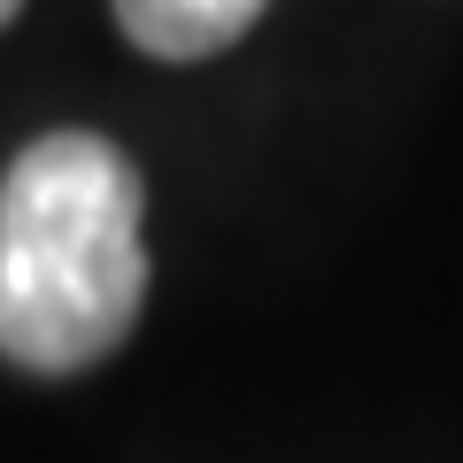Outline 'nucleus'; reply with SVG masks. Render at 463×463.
Returning <instances> with one entry per match:
<instances>
[{"mask_svg": "<svg viewBox=\"0 0 463 463\" xmlns=\"http://www.w3.org/2000/svg\"><path fill=\"white\" fill-rule=\"evenodd\" d=\"M16 8H24V0H0V24H8V16H16Z\"/></svg>", "mask_w": 463, "mask_h": 463, "instance_id": "3", "label": "nucleus"}, {"mask_svg": "<svg viewBox=\"0 0 463 463\" xmlns=\"http://www.w3.org/2000/svg\"><path fill=\"white\" fill-rule=\"evenodd\" d=\"M270 0H116V24L163 62H201L224 54L232 39H248V24Z\"/></svg>", "mask_w": 463, "mask_h": 463, "instance_id": "2", "label": "nucleus"}, {"mask_svg": "<svg viewBox=\"0 0 463 463\" xmlns=\"http://www.w3.org/2000/svg\"><path fill=\"white\" fill-rule=\"evenodd\" d=\"M147 301L139 170L93 132H47L0 178V355L24 371H85Z\"/></svg>", "mask_w": 463, "mask_h": 463, "instance_id": "1", "label": "nucleus"}]
</instances>
